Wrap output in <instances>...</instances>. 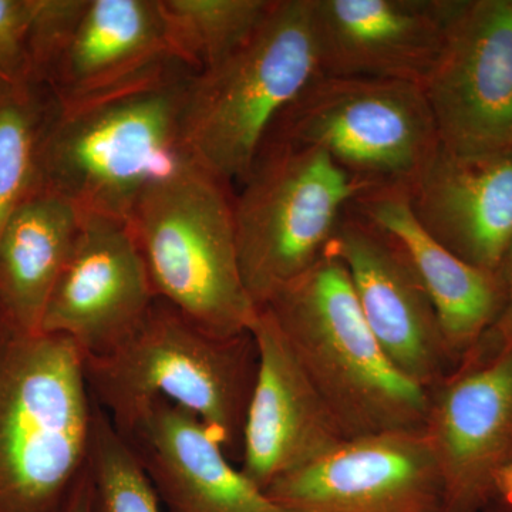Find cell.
Wrapping results in <instances>:
<instances>
[{"label":"cell","mask_w":512,"mask_h":512,"mask_svg":"<svg viewBox=\"0 0 512 512\" xmlns=\"http://www.w3.org/2000/svg\"><path fill=\"white\" fill-rule=\"evenodd\" d=\"M192 74L171 62L120 89L56 101L40 150V188L83 214L130 222L144 191L190 160L181 111Z\"/></svg>","instance_id":"obj_1"},{"label":"cell","mask_w":512,"mask_h":512,"mask_svg":"<svg viewBox=\"0 0 512 512\" xmlns=\"http://www.w3.org/2000/svg\"><path fill=\"white\" fill-rule=\"evenodd\" d=\"M96 407L72 340L0 315V512H66L87 471Z\"/></svg>","instance_id":"obj_2"},{"label":"cell","mask_w":512,"mask_h":512,"mask_svg":"<svg viewBox=\"0 0 512 512\" xmlns=\"http://www.w3.org/2000/svg\"><path fill=\"white\" fill-rule=\"evenodd\" d=\"M83 359L94 402L120 433L163 399L197 416L225 450L241 451L258 366L251 332L217 335L157 299L117 348Z\"/></svg>","instance_id":"obj_3"},{"label":"cell","mask_w":512,"mask_h":512,"mask_svg":"<svg viewBox=\"0 0 512 512\" xmlns=\"http://www.w3.org/2000/svg\"><path fill=\"white\" fill-rule=\"evenodd\" d=\"M264 308L346 440L424 430L429 392L390 362L339 259L323 254Z\"/></svg>","instance_id":"obj_4"},{"label":"cell","mask_w":512,"mask_h":512,"mask_svg":"<svg viewBox=\"0 0 512 512\" xmlns=\"http://www.w3.org/2000/svg\"><path fill=\"white\" fill-rule=\"evenodd\" d=\"M319 74L312 0H275L245 45L188 80L185 154L225 184L242 183L275 121Z\"/></svg>","instance_id":"obj_5"},{"label":"cell","mask_w":512,"mask_h":512,"mask_svg":"<svg viewBox=\"0 0 512 512\" xmlns=\"http://www.w3.org/2000/svg\"><path fill=\"white\" fill-rule=\"evenodd\" d=\"M130 227L158 299L217 335L251 332L228 184L187 160L144 191Z\"/></svg>","instance_id":"obj_6"},{"label":"cell","mask_w":512,"mask_h":512,"mask_svg":"<svg viewBox=\"0 0 512 512\" xmlns=\"http://www.w3.org/2000/svg\"><path fill=\"white\" fill-rule=\"evenodd\" d=\"M234 200L239 266L259 309L325 254L356 198L372 188L319 148L265 143Z\"/></svg>","instance_id":"obj_7"},{"label":"cell","mask_w":512,"mask_h":512,"mask_svg":"<svg viewBox=\"0 0 512 512\" xmlns=\"http://www.w3.org/2000/svg\"><path fill=\"white\" fill-rule=\"evenodd\" d=\"M265 143L319 148L363 183L406 190L440 148L420 84L323 74L279 116Z\"/></svg>","instance_id":"obj_8"},{"label":"cell","mask_w":512,"mask_h":512,"mask_svg":"<svg viewBox=\"0 0 512 512\" xmlns=\"http://www.w3.org/2000/svg\"><path fill=\"white\" fill-rule=\"evenodd\" d=\"M421 87L444 150L512 156V0H456Z\"/></svg>","instance_id":"obj_9"},{"label":"cell","mask_w":512,"mask_h":512,"mask_svg":"<svg viewBox=\"0 0 512 512\" xmlns=\"http://www.w3.org/2000/svg\"><path fill=\"white\" fill-rule=\"evenodd\" d=\"M424 434L439 466L443 512H483L512 460V349L480 342L429 392Z\"/></svg>","instance_id":"obj_10"},{"label":"cell","mask_w":512,"mask_h":512,"mask_svg":"<svg viewBox=\"0 0 512 512\" xmlns=\"http://www.w3.org/2000/svg\"><path fill=\"white\" fill-rule=\"evenodd\" d=\"M292 512H443L439 466L424 431L345 440L265 491Z\"/></svg>","instance_id":"obj_11"},{"label":"cell","mask_w":512,"mask_h":512,"mask_svg":"<svg viewBox=\"0 0 512 512\" xmlns=\"http://www.w3.org/2000/svg\"><path fill=\"white\" fill-rule=\"evenodd\" d=\"M339 259L390 362L430 392L456 369L429 293L403 249L352 208L325 249Z\"/></svg>","instance_id":"obj_12"},{"label":"cell","mask_w":512,"mask_h":512,"mask_svg":"<svg viewBox=\"0 0 512 512\" xmlns=\"http://www.w3.org/2000/svg\"><path fill=\"white\" fill-rule=\"evenodd\" d=\"M157 299L130 222L82 212L40 332L72 340L83 357L106 355L136 330Z\"/></svg>","instance_id":"obj_13"},{"label":"cell","mask_w":512,"mask_h":512,"mask_svg":"<svg viewBox=\"0 0 512 512\" xmlns=\"http://www.w3.org/2000/svg\"><path fill=\"white\" fill-rule=\"evenodd\" d=\"M258 366L241 441L242 473L266 491L345 441L268 309L254 326Z\"/></svg>","instance_id":"obj_14"},{"label":"cell","mask_w":512,"mask_h":512,"mask_svg":"<svg viewBox=\"0 0 512 512\" xmlns=\"http://www.w3.org/2000/svg\"><path fill=\"white\" fill-rule=\"evenodd\" d=\"M456 0H312L323 76L423 84L439 59Z\"/></svg>","instance_id":"obj_15"},{"label":"cell","mask_w":512,"mask_h":512,"mask_svg":"<svg viewBox=\"0 0 512 512\" xmlns=\"http://www.w3.org/2000/svg\"><path fill=\"white\" fill-rule=\"evenodd\" d=\"M168 512H292L228 460L197 416L158 399L121 433Z\"/></svg>","instance_id":"obj_16"},{"label":"cell","mask_w":512,"mask_h":512,"mask_svg":"<svg viewBox=\"0 0 512 512\" xmlns=\"http://www.w3.org/2000/svg\"><path fill=\"white\" fill-rule=\"evenodd\" d=\"M407 194L437 241L498 275L512 244V156L461 157L440 146Z\"/></svg>","instance_id":"obj_17"},{"label":"cell","mask_w":512,"mask_h":512,"mask_svg":"<svg viewBox=\"0 0 512 512\" xmlns=\"http://www.w3.org/2000/svg\"><path fill=\"white\" fill-rule=\"evenodd\" d=\"M350 208L403 249L429 293L458 365L500 313L498 275L468 264L437 241L414 215L406 188H367Z\"/></svg>","instance_id":"obj_18"},{"label":"cell","mask_w":512,"mask_h":512,"mask_svg":"<svg viewBox=\"0 0 512 512\" xmlns=\"http://www.w3.org/2000/svg\"><path fill=\"white\" fill-rule=\"evenodd\" d=\"M171 62L158 0H89L52 80L59 104L120 89Z\"/></svg>","instance_id":"obj_19"},{"label":"cell","mask_w":512,"mask_h":512,"mask_svg":"<svg viewBox=\"0 0 512 512\" xmlns=\"http://www.w3.org/2000/svg\"><path fill=\"white\" fill-rule=\"evenodd\" d=\"M82 212L62 195L37 188L0 239V315L40 332L53 289L67 264Z\"/></svg>","instance_id":"obj_20"},{"label":"cell","mask_w":512,"mask_h":512,"mask_svg":"<svg viewBox=\"0 0 512 512\" xmlns=\"http://www.w3.org/2000/svg\"><path fill=\"white\" fill-rule=\"evenodd\" d=\"M275 0H158L171 55L192 73L212 69L245 45Z\"/></svg>","instance_id":"obj_21"},{"label":"cell","mask_w":512,"mask_h":512,"mask_svg":"<svg viewBox=\"0 0 512 512\" xmlns=\"http://www.w3.org/2000/svg\"><path fill=\"white\" fill-rule=\"evenodd\" d=\"M87 471L92 485V512H163L160 497L136 451L99 406Z\"/></svg>","instance_id":"obj_22"},{"label":"cell","mask_w":512,"mask_h":512,"mask_svg":"<svg viewBox=\"0 0 512 512\" xmlns=\"http://www.w3.org/2000/svg\"><path fill=\"white\" fill-rule=\"evenodd\" d=\"M10 86L0 96V239L9 222L40 187V150L47 123L22 92Z\"/></svg>","instance_id":"obj_23"},{"label":"cell","mask_w":512,"mask_h":512,"mask_svg":"<svg viewBox=\"0 0 512 512\" xmlns=\"http://www.w3.org/2000/svg\"><path fill=\"white\" fill-rule=\"evenodd\" d=\"M36 0H0V79L20 86L30 79L29 36Z\"/></svg>","instance_id":"obj_24"},{"label":"cell","mask_w":512,"mask_h":512,"mask_svg":"<svg viewBox=\"0 0 512 512\" xmlns=\"http://www.w3.org/2000/svg\"><path fill=\"white\" fill-rule=\"evenodd\" d=\"M498 278L501 284L500 313L481 340L497 348L512 349V244L498 272Z\"/></svg>","instance_id":"obj_25"},{"label":"cell","mask_w":512,"mask_h":512,"mask_svg":"<svg viewBox=\"0 0 512 512\" xmlns=\"http://www.w3.org/2000/svg\"><path fill=\"white\" fill-rule=\"evenodd\" d=\"M490 507L512 510V460L495 474L485 510Z\"/></svg>","instance_id":"obj_26"},{"label":"cell","mask_w":512,"mask_h":512,"mask_svg":"<svg viewBox=\"0 0 512 512\" xmlns=\"http://www.w3.org/2000/svg\"><path fill=\"white\" fill-rule=\"evenodd\" d=\"M66 512H92V485H90L89 471H86L82 481L77 485Z\"/></svg>","instance_id":"obj_27"},{"label":"cell","mask_w":512,"mask_h":512,"mask_svg":"<svg viewBox=\"0 0 512 512\" xmlns=\"http://www.w3.org/2000/svg\"><path fill=\"white\" fill-rule=\"evenodd\" d=\"M483 512H512V510H503V508L490 507L487 508V510H484Z\"/></svg>","instance_id":"obj_28"},{"label":"cell","mask_w":512,"mask_h":512,"mask_svg":"<svg viewBox=\"0 0 512 512\" xmlns=\"http://www.w3.org/2000/svg\"><path fill=\"white\" fill-rule=\"evenodd\" d=\"M0 82L5 83V82H3V80H2V79H0Z\"/></svg>","instance_id":"obj_29"}]
</instances>
